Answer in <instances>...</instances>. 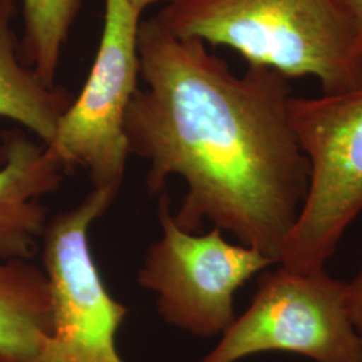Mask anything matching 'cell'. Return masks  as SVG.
Wrapping results in <instances>:
<instances>
[{
    "mask_svg": "<svg viewBox=\"0 0 362 362\" xmlns=\"http://www.w3.org/2000/svg\"><path fill=\"white\" fill-rule=\"evenodd\" d=\"M128 3H129L130 6L134 8V10H137L139 13H144V10L145 8H148L149 6H153V4H157V3H170V1H173V0H127Z\"/></svg>",
    "mask_w": 362,
    "mask_h": 362,
    "instance_id": "obj_14",
    "label": "cell"
},
{
    "mask_svg": "<svg viewBox=\"0 0 362 362\" xmlns=\"http://www.w3.org/2000/svg\"><path fill=\"white\" fill-rule=\"evenodd\" d=\"M15 1L0 0V117L21 124L40 143L50 145L73 98L62 89L46 86L18 59L11 28Z\"/></svg>",
    "mask_w": 362,
    "mask_h": 362,
    "instance_id": "obj_10",
    "label": "cell"
},
{
    "mask_svg": "<svg viewBox=\"0 0 362 362\" xmlns=\"http://www.w3.org/2000/svg\"><path fill=\"white\" fill-rule=\"evenodd\" d=\"M287 112L309 163V188L279 264L320 272L362 211V86L315 98L291 95Z\"/></svg>",
    "mask_w": 362,
    "mask_h": 362,
    "instance_id": "obj_3",
    "label": "cell"
},
{
    "mask_svg": "<svg viewBox=\"0 0 362 362\" xmlns=\"http://www.w3.org/2000/svg\"><path fill=\"white\" fill-rule=\"evenodd\" d=\"M140 76L125 116L130 155L149 163L157 194L177 176L187 192L173 219L209 221L279 263L309 188V163L288 121V79L248 66L242 76L194 39L151 19L139 28Z\"/></svg>",
    "mask_w": 362,
    "mask_h": 362,
    "instance_id": "obj_1",
    "label": "cell"
},
{
    "mask_svg": "<svg viewBox=\"0 0 362 362\" xmlns=\"http://www.w3.org/2000/svg\"><path fill=\"white\" fill-rule=\"evenodd\" d=\"M149 19L173 37L227 46L248 66L315 78L324 94L362 86V39L342 0H173Z\"/></svg>",
    "mask_w": 362,
    "mask_h": 362,
    "instance_id": "obj_2",
    "label": "cell"
},
{
    "mask_svg": "<svg viewBox=\"0 0 362 362\" xmlns=\"http://www.w3.org/2000/svg\"><path fill=\"white\" fill-rule=\"evenodd\" d=\"M141 15L127 0H105L103 35L89 77L47 145L66 172L82 168L93 189L116 196L130 155L125 116L139 89Z\"/></svg>",
    "mask_w": 362,
    "mask_h": 362,
    "instance_id": "obj_6",
    "label": "cell"
},
{
    "mask_svg": "<svg viewBox=\"0 0 362 362\" xmlns=\"http://www.w3.org/2000/svg\"><path fill=\"white\" fill-rule=\"evenodd\" d=\"M161 236L148 247L137 284L156 296L161 320L192 336H221L235 314V294L275 264L257 248L233 245L214 227L206 233L180 228L168 194L158 202Z\"/></svg>",
    "mask_w": 362,
    "mask_h": 362,
    "instance_id": "obj_5",
    "label": "cell"
},
{
    "mask_svg": "<svg viewBox=\"0 0 362 362\" xmlns=\"http://www.w3.org/2000/svg\"><path fill=\"white\" fill-rule=\"evenodd\" d=\"M115 199L91 189L77 207L49 220L42 251L52 288V330L35 362H124L117 333L128 309L107 291L89 245L91 224Z\"/></svg>",
    "mask_w": 362,
    "mask_h": 362,
    "instance_id": "obj_7",
    "label": "cell"
},
{
    "mask_svg": "<svg viewBox=\"0 0 362 362\" xmlns=\"http://www.w3.org/2000/svg\"><path fill=\"white\" fill-rule=\"evenodd\" d=\"M0 160V258L31 260L50 220L43 200L61 188L66 170L47 145L21 130L3 134Z\"/></svg>",
    "mask_w": 362,
    "mask_h": 362,
    "instance_id": "obj_8",
    "label": "cell"
},
{
    "mask_svg": "<svg viewBox=\"0 0 362 362\" xmlns=\"http://www.w3.org/2000/svg\"><path fill=\"white\" fill-rule=\"evenodd\" d=\"M354 26L362 39V0H342Z\"/></svg>",
    "mask_w": 362,
    "mask_h": 362,
    "instance_id": "obj_13",
    "label": "cell"
},
{
    "mask_svg": "<svg viewBox=\"0 0 362 362\" xmlns=\"http://www.w3.org/2000/svg\"><path fill=\"white\" fill-rule=\"evenodd\" d=\"M52 330V288L43 269L0 258V362H35Z\"/></svg>",
    "mask_w": 362,
    "mask_h": 362,
    "instance_id": "obj_9",
    "label": "cell"
},
{
    "mask_svg": "<svg viewBox=\"0 0 362 362\" xmlns=\"http://www.w3.org/2000/svg\"><path fill=\"white\" fill-rule=\"evenodd\" d=\"M348 299L351 321L362 338V257L358 272L348 282Z\"/></svg>",
    "mask_w": 362,
    "mask_h": 362,
    "instance_id": "obj_12",
    "label": "cell"
},
{
    "mask_svg": "<svg viewBox=\"0 0 362 362\" xmlns=\"http://www.w3.org/2000/svg\"><path fill=\"white\" fill-rule=\"evenodd\" d=\"M264 351L294 353L315 362H362L348 282L325 270L296 272L281 266L266 272L247 310L196 362H238Z\"/></svg>",
    "mask_w": 362,
    "mask_h": 362,
    "instance_id": "obj_4",
    "label": "cell"
},
{
    "mask_svg": "<svg viewBox=\"0 0 362 362\" xmlns=\"http://www.w3.org/2000/svg\"><path fill=\"white\" fill-rule=\"evenodd\" d=\"M23 10L22 52L27 65L49 88L81 0H19Z\"/></svg>",
    "mask_w": 362,
    "mask_h": 362,
    "instance_id": "obj_11",
    "label": "cell"
}]
</instances>
